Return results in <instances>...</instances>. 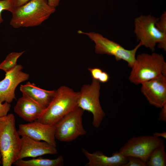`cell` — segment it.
Returning <instances> with one entry per match:
<instances>
[{
  "label": "cell",
  "mask_w": 166,
  "mask_h": 166,
  "mask_svg": "<svg viewBox=\"0 0 166 166\" xmlns=\"http://www.w3.org/2000/svg\"><path fill=\"white\" fill-rule=\"evenodd\" d=\"M30 0H10L14 10L26 4Z\"/></svg>",
  "instance_id": "cell-25"
},
{
  "label": "cell",
  "mask_w": 166,
  "mask_h": 166,
  "mask_svg": "<svg viewBox=\"0 0 166 166\" xmlns=\"http://www.w3.org/2000/svg\"><path fill=\"white\" fill-rule=\"evenodd\" d=\"M159 115L158 120L160 121H166V104L161 108Z\"/></svg>",
  "instance_id": "cell-26"
},
{
  "label": "cell",
  "mask_w": 166,
  "mask_h": 166,
  "mask_svg": "<svg viewBox=\"0 0 166 166\" xmlns=\"http://www.w3.org/2000/svg\"><path fill=\"white\" fill-rule=\"evenodd\" d=\"M92 79L97 80L100 82L106 83L109 79V75L106 72L98 68H88Z\"/></svg>",
  "instance_id": "cell-20"
},
{
  "label": "cell",
  "mask_w": 166,
  "mask_h": 166,
  "mask_svg": "<svg viewBox=\"0 0 166 166\" xmlns=\"http://www.w3.org/2000/svg\"><path fill=\"white\" fill-rule=\"evenodd\" d=\"M14 10L10 0H0V24L3 21L2 15V12L7 10L12 13Z\"/></svg>",
  "instance_id": "cell-21"
},
{
  "label": "cell",
  "mask_w": 166,
  "mask_h": 166,
  "mask_svg": "<svg viewBox=\"0 0 166 166\" xmlns=\"http://www.w3.org/2000/svg\"><path fill=\"white\" fill-rule=\"evenodd\" d=\"M55 8L47 0H30L14 10L10 25L14 28L38 26L55 12Z\"/></svg>",
  "instance_id": "cell-2"
},
{
  "label": "cell",
  "mask_w": 166,
  "mask_h": 166,
  "mask_svg": "<svg viewBox=\"0 0 166 166\" xmlns=\"http://www.w3.org/2000/svg\"><path fill=\"white\" fill-rule=\"evenodd\" d=\"M78 33L87 35L94 42L95 44V51L96 53L113 56L117 61L123 60L126 61L128 66L131 68L135 63L137 50L142 46L140 42L133 49L128 50L99 33L94 32H85L81 30H78Z\"/></svg>",
  "instance_id": "cell-6"
},
{
  "label": "cell",
  "mask_w": 166,
  "mask_h": 166,
  "mask_svg": "<svg viewBox=\"0 0 166 166\" xmlns=\"http://www.w3.org/2000/svg\"><path fill=\"white\" fill-rule=\"evenodd\" d=\"M2 155L1 151L0 150V165L2 163Z\"/></svg>",
  "instance_id": "cell-29"
},
{
  "label": "cell",
  "mask_w": 166,
  "mask_h": 166,
  "mask_svg": "<svg viewBox=\"0 0 166 166\" xmlns=\"http://www.w3.org/2000/svg\"><path fill=\"white\" fill-rule=\"evenodd\" d=\"M22 136L21 148L17 160L57 153L56 147L45 141L36 140L26 136Z\"/></svg>",
  "instance_id": "cell-13"
},
{
  "label": "cell",
  "mask_w": 166,
  "mask_h": 166,
  "mask_svg": "<svg viewBox=\"0 0 166 166\" xmlns=\"http://www.w3.org/2000/svg\"><path fill=\"white\" fill-rule=\"evenodd\" d=\"M10 107V103L5 102L4 104H2L0 101V117L7 115Z\"/></svg>",
  "instance_id": "cell-24"
},
{
  "label": "cell",
  "mask_w": 166,
  "mask_h": 166,
  "mask_svg": "<svg viewBox=\"0 0 166 166\" xmlns=\"http://www.w3.org/2000/svg\"><path fill=\"white\" fill-rule=\"evenodd\" d=\"M127 157L128 161L124 166H146L145 163L138 158L131 156Z\"/></svg>",
  "instance_id": "cell-23"
},
{
  "label": "cell",
  "mask_w": 166,
  "mask_h": 166,
  "mask_svg": "<svg viewBox=\"0 0 166 166\" xmlns=\"http://www.w3.org/2000/svg\"><path fill=\"white\" fill-rule=\"evenodd\" d=\"M84 111L77 107L64 117L55 125V137L58 140L69 142L85 135L82 121Z\"/></svg>",
  "instance_id": "cell-8"
},
{
  "label": "cell",
  "mask_w": 166,
  "mask_h": 166,
  "mask_svg": "<svg viewBox=\"0 0 166 166\" xmlns=\"http://www.w3.org/2000/svg\"><path fill=\"white\" fill-rule=\"evenodd\" d=\"M79 92L65 86L57 90L54 96L37 121L55 125L61 119L77 107Z\"/></svg>",
  "instance_id": "cell-1"
},
{
  "label": "cell",
  "mask_w": 166,
  "mask_h": 166,
  "mask_svg": "<svg viewBox=\"0 0 166 166\" xmlns=\"http://www.w3.org/2000/svg\"><path fill=\"white\" fill-rule=\"evenodd\" d=\"M82 151L88 160L87 166H124L127 162L128 157L117 151L110 156H107L100 151L90 153L82 148Z\"/></svg>",
  "instance_id": "cell-14"
},
{
  "label": "cell",
  "mask_w": 166,
  "mask_h": 166,
  "mask_svg": "<svg viewBox=\"0 0 166 166\" xmlns=\"http://www.w3.org/2000/svg\"><path fill=\"white\" fill-rule=\"evenodd\" d=\"M23 66L17 65L13 69L6 73L4 78L0 81V101L10 103L16 99L15 91L17 86L27 80L29 74L23 72Z\"/></svg>",
  "instance_id": "cell-10"
},
{
  "label": "cell",
  "mask_w": 166,
  "mask_h": 166,
  "mask_svg": "<svg viewBox=\"0 0 166 166\" xmlns=\"http://www.w3.org/2000/svg\"><path fill=\"white\" fill-rule=\"evenodd\" d=\"M48 4L56 8L59 4L60 0H47Z\"/></svg>",
  "instance_id": "cell-27"
},
{
  "label": "cell",
  "mask_w": 166,
  "mask_h": 166,
  "mask_svg": "<svg viewBox=\"0 0 166 166\" xmlns=\"http://www.w3.org/2000/svg\"><path fill=\"white\" fill-rule=\"evenodd\" d=\"M21 144L14 115L0 117V150L3 166H11L18 159Z\"/></svg>",
  "instance_id": "cell-3"
},
{
  "label": "cell",
  "mask_w": 166,
  "mask_h": 166,
  "mask_svg": "<svg viewBox=\"0 0 166 166\" xmlns=\"http://www.w3.org/2000/svg\"><path fill=\"white\" fill-rule=\"evenodd\" d=\"M146 166H165L166 153L164 143L156 148L146 162Z\"/></svg>",
  "instance_id": "cell-18"
},
{
  "label": "cell",
  "mask_w": 166,
  "mask_h": 166,
  "mask_svg": "<svg viewBox=\"0 0 166 166\" xmlns=\"http://www.w3.org/2000/svg\"><path fill=\"white\" fill-rule=\"evenodd\" d=\"M13 164L16 166H61L64 165L63 156H60L53 159L39 157L28 160H18Z\"/></svg>",
  "instance_id": "cell-17"
},
{
  "label": "cell",
  "mask_w": 166,
  "mask_h": 166,
  "mask_svg": "<svg viewBox=\"0 0 166 166\" xmlns=\"http://www.w3.org/2000/svg\"><path fill=\"white\" fill-rule=\"evenodd\" d=\"M141 84V92L150 105L161 109L166 104V75H161Z\"/></svg>",
  "instance_id": "cell-12"
},
{
  "label": "cell",
  "mask_w": 166,
  "mask_h": 166,
  "mask_svg": "<svg viewBox=\"0 0 166 166\" xmlns=\"http://www.w3.org/2000/svg\"><path fill=\"white\" fill-rule=\"evenodd\" d=\"M100 82L92 79L90 84L84 85L81 88L78 101V107L92 114V125L97 128L100 126L106 115L100 102Z\"/></svg>",
  "instance_id": "cell-7"
},
{
  "label": "cell",
  "mask_w": 166,
  "mask_h": 166,
  "mask_svg": "<svg viewBox=\"0 0 166 166\" xmlns=\"http://www.w3.org/2000/svg\"><path fill=\"white\" fill-rule=\"evenodd\" d=\"M45 109L24 94L18 98L14 108L16 113L29 122L37 121Z\"/></svg>",
  "instance_id": "cell-15"
},
{
  "label": "cell",
  "mask_w": 166,
  "mask_h": 166,
  "mask_svg": "<svg viewBox=\"0 0 166 166\" xmlns=\"http://www.w3.org/2000/svg\"><path fill=\"white\" fill-rule=\"evenodd\" d=\"M128 78L136 85L151 80L161 75H166V62L162 54L142 53L136 58Z\"/></svg>",
  "instance_id": "cell-4"
},
{
  "label": "cell",
  "mask_w": 166,
  "mask_h": 166,
  "mask_svg": "<svg viewBox=\"0 0 166 166\" xmlns=\"http://www.w3.org/2000/svg\"><path fill=\"white\" fill-rule=\"evenodd\" d=\"M20 90L22 94L45 109L49 105L55 96L56 90H48L37 86L34 83L30 82L21 85Z\"/></svg>",
  "instance_id": "cell-16"
},
{
  "label": "cell",
  "mask_w": 166,
  "mask_h": 166,
  "mask_svg": "<svg viewBox=\"0 0 166 166\" xmlns=\"http://www.w3.org/2000/svg\"><path fill=\"white\" fill-rule=\"evenodd\" d=\"M164 142L163 139L152 135L133 136L120 148L119 152L126 157L138 158L146 164L153 150Z\"/></svg>",
  "instance_id": "cell-9"
},
{
  "label": "cell",
  "mask_w": 166,
  "mask_h": 166,
  "mask_svg": "<svg viewBox=\"0 0 166 166\" xmlns=\"http://www.w3.org/2000/svg\"><path fill=\"white\" fill-rule=\"evenodd\" d=\"M152 136L155 137L163 138L166 139V132L164 131L161 132H155L153 133Z\"/></svg>",
  "instance_id": "cell-28"
},
{
  "label": "cell",
  "mask_w": 166,
  "mask_h": 166,
  "mask_svg": "<svg viewBox=\"0 0 166 166\" xmlns=\"http://www.w3.org/2000/svg\"><path fill=\"white\" fill-rule=\"evenodd\" d=\"M159 19L151 15H141L135 19L134 33L137 40L152 51L158 43L159 48L166 51V34L159 30L156 24Z\"/></svg>",
  "instance_id": "cell-5"
},
{
  "label": "cell",
  "mask_w": 166,
  "mask_h": 166,
  "mask_svg": "<svg viewBox=\"0 0 166 166\" xmlns=\"http://www.w3.org/2000/svg\"><path fill=\"white\" fill-rule=\"evenodd\" d=\"M25 52L24 51L20 52H13L9 53L5 59L0 63V69L6 73L14 68L17 65L18 59Z\"/></svg>",
  "instance_id": "cell-19"
},
{
  "label": "cell",
  "mask_w": 166,
  "mask_h": 166,
  "mask_svg": "<svg viewBox=\"0 0 166 166\" xmlns=\"http://www.w3.org/2000/svg\"><path fill=\"white\" fill-rule=\"evenodd\" d=\"M18 131L20 136H26L37 141H45L56 147L55 125L36 121L19 124Z\"/></svg>",
  "instance_id": "cell-11"
},
{
  "label": "cell",
  "mask_w": 166,
  "mask_h": 166,
  "mask_svg": "<svg viewBox=\"0 0 166 166\" xmlns=\"http://www.w3.org/2000/svg\"><path fill=\"white\" fill-rule=\"evenodd\" d=\"M156 26L160 32L166 34V12L164 11L156 24Z\"/></svg>",
  "instance_id": "cell-22"
}]
</instances>
